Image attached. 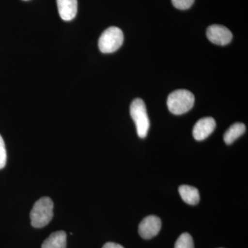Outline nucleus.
Masks as SVG:
<instances>
[{
	"instance_id": "nucleus-6",
	"label": "nucleus",
	"mask_w": 248,
	"mask_h": 248,
	"mask_svg": "<svg viewBox=\"0 0 248 248\" xmlns=\"http://www.w3.org/2000/svg\"><path fill=\"white\" fill-rule=\"evenodd\" d=\"M206 35L212 43L219 46L228 45L232 39L231 31L221 25L210 26L207 29Z\"/></svg>"
},
{
	"instance_id": "nucleus-3",
	"label": "nucleus",
	"mask_w": 248,
	"mask_h": 248,
	"mask_svg": "<svg viewBox=\"0 0 248 248\" xmlns=\"http://www.w3.org/2000/svg\"><path fill=\"white\" fill-rule=\"evenodd\" d=\"M130 115L136 125L137 132L140 138H145L150 128V121L145 103L138 98L133 101L130 108Z\"/></svg>"
},
{
	"instance_id": "nucleus-1",
	"label": "nucleus",
	"mask_w": 248,
	"mask_h": 248,
	"mask_svg": "<svg viewBox=\"0 0 248 248\" xmlns=\"http://www.w3.org/2000/svg\"><path fill=\"white\" fill-rule=\"evenodd\" d=\"M54 204L49 197H45L36 202L31 212V225L36 228H44L53 217Z\"/></svg>"
},
{
	"instance_id": "nucleus-10",
	"label": "nucleus",
	"mask_w": 248,
	"mask_h": 248,
	"mask_svg": "<svg viewBox=\"0 0 248 248\" xmlns=\"http://www.w3.org/2000/svg\"><path fill=\"white\" fill-rule=\"evenodd\" d=\"M179 192L182 200L189 205H197L200 202V192L195 187L187 185L181 186L179 187Z\"/></svg>"
},
{
	"instance_id": "nucleus-2",
	"label": "nucleus",
	"mask_w": 248,
	"mask_h": 248,
	"mask_svg": "<svg viewBox=\"0 0 248 248\" xmlns=\"http://www.w3.org/2000/svg\"><path fill=\"white\" fill-rule=\"evenodd\" d=\"M195 104V96L187 90H177L170 94L168 97L169 110L176 115L188 112Z\"/></svg>"
},
{
	"instance_id": "nucleus-4",
	"label": "nucleus",
	"mask_w": 248,
	"mask_h": 248,
	"mask_svg": "<svg viewBox=\"0 0 248 248\" xmlns=\"http://www.w3.org/2000/svg\"><path fill=\"white\" fill-rule=\"evenodd\" d=\"M124 42V34L118 27H111L104 31L99 39V50L103 53H112L118 50Z\"/></svg>"
},
{
	"instance_id": "nucleus-11",
	"label": "nucleus",
	"mask_w": 248,
	"mask_h": 248,
	"mask_svg": "<svg viewBox=\"0 0 248 248\" xmlns=\"http://www.w3.org/2000/svg\"><path fill=\"white\" fill-rule=\"evenodd\" d=\"M246 125L243 123H235L232 125L223 135V140L226 144H232L246 132Z\"/></svg>"
},
{
	"instance_id": "nucleus-15",
	"label": "nucleus",
	"mask_w": 248,
	"mask_h": 248,
	"mask_svg": "<svg viewBox=\"0 0 248 248\" xmlns=\"http://www.w3.org/2000/svg\"><path fill=\"white\" fill-rule=\"evenodd\" d=\"M102 248H124L123 246L120 244H115V243L108 242Z\"/></svg>"
},
{
	"instance_id": "nucleus-7",
	"label": "nucleus",
	"mask_w": 248,
	"mask_h": 248,
	"mask_svg": "<svg viewBox=\"0 0 248 248\" xmlns=\"http://www.w3.org/2000/svg\"><path fill=\"white\" fill-rule=\"evenodd\" d=\"M216 122L213 117H204L196 123L193 128L194 138L197 141H202L208 138L215 129Z\"/></svg>"
},
{
	"instance_id": "nucleus-16",
	"label": "nucleus",
	"mask_w": 248,
	"mask_h": 248,
	"mask_svg": "<svg viewBox=\"0 0 248 248\" xmlns=\"http://www.w3.org/2000/svg\"><path fill=\"white\" fill-rule=\"evenodd\" d=\"M24 1H28V0H24Z\"/></svg>"
},
{
	"instance_id": "nucleus-12",
	"label": "nucleus",
	"mask_w": 248,
	"mask_h": 248,
	"mask_svg": "<svg viewBox=\"0 0 248 248\" xmlns=\"http://www.w3.org/2000/svg\"><path fill=\"white\" fill-rule=\"evenodd\" d=\"M174 248H194L193 239L188 233H183L178 238Z\"/></svg>"
},
{
	"instance_id": "nucleus-8",
	"label": "nucleus",
	"mask_w": 248,
	"mask_h": 248,
	"mask_svg": "<svg viewBox=\"0 0 248 248\" xmlns=\"http://www.w3.org/2000/svg\"><path fill=\"white\" fill-rule=\"evenodd\" d=\"M60 17L64 21H71L78 13V0H57Z\"/></svg>"
},
{
	"instance_id": "nucleus-5",
	"label": "nucleus",
	"mask_w": 248,
	"mask_h": 248,
	"mask_svg": "<svg viewBox=\"0 0 248 248\" xmlns=\"http://www.w3.org/2000/svg\"><path fill=\"white\" fill-rule=\"evenodd\" d=\"M161 228L159 217L150 215L142 220L139 226V234L144 239H151L158 234Z\"/></svg>"
},
{
	"instance_id": "nucleus-13",
	"label": "nucleus",
	"mask_w": 248,
	"mask_h": 248,
	"mask_svg": "<svg viewBox=\"0 0 248 248\" xmlns=\"http://www.w3.org/2000/svg\"><path fill=\"white\" fill-rule=\"evenodd\" d=\"M6 159H7V155H6V146L4 140L2 137L0 135V170L4 169L6 166Z\"/></svg>"
},
{
	"instance_id": "nucleus-9",
	"label": "nucleus",
	"mask_w": 248,
	"mask_h": 248,
	"mask_svg": "<svg viewBox=\"0 0 248 248\" xmlns=\"http://www.w3.org/2000/svg\"><path fill=\"white\" fill-rule=\"evenodd\" d=\"M42 248H66V234L64 231L52 233L42 244Z\"/></svg>"
},
{
	"instance_id": "nucleus-14",
	"label": "nucleus",
	"mask_w": 248,
	"mask_h": 248,
	"mask_svg": "<svg viewBox=\"0 0 248 248\" xmlns=\"http://www.w3.org/2000/svg\"><path fill=\"white\" fill-rule=\"evenodd\" d=\"M195 0H172L173 6L178 9H188L193 4Z\"/></svg>"
}]
</instances>
